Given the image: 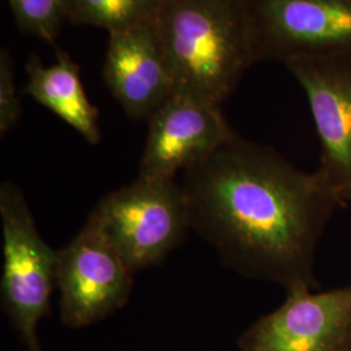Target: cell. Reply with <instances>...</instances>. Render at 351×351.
I'll use <instances>...</instances> for the list:
<instances>
[{
  "label": "cell",
  "mask_w": 351,
  "mask_h": 351,
  "mask_svg": "<svg viewBox=\"0 0 351 351\" xmlns=\"http://www.w3.org/2000/svg\"><path fill=\"white\" fill-rule=\"evenodd\" d=\"M184 172L190 226L226 265L287 291L319 289L316 251L342 203L314 172L234 132Z\"/></svg>",
  "instance_id": "obj_1"
},
{
  "label": "cell",
  "mask_w": 351,
  "mask_h": 351,
  "mask_svg": "<svg viewBox=\"0 0 351 351\" xmlns=\"http://www.w3.org/2000/svg\"><path fill=\"white\" fill-rule=\"evenodd\" d=\"M301 85L320 141L317 180L351 203V55L298 58L284 64Z\"/></svg>",
  "instance_id": "obj_6"
},
{
  "label": "cell",
  "mask_w": 351,
  "mask_h": 351,
  "mask_svg": "<svg viewBox=\"0 0 351 351\" xmlns=\"http://www.w3.org/2000/svg\"><path fill=\"white\" fill-rule=\"evenodd\" d=\"M241 351H351V285L297 288L239 337Z\"/></svg>",
  "instance_id": "obj_8"
},
{
  "label": "cell",
  "mask_w": 351,
  "mask_h": 351,
  "mask_svg": "<svg viewBox=\"0 0 351 351\" xmlns=\"http://www.w3.org/2000/svg\"><path fill=\"white\" fill-rule=\"evenodd\" d=\"M23 113L16 86L14 63L10 50L0 51V134L4 137L17 125Z\"/></svg>",
  "instance_id": "obj_14"
},
{
  "label": "cell",
  "mask_w": 351,
  "mask_h": 351,
  "mask_svg": "<svg viewBox=\"0 0 351 351\" xmlns=\"http://www.w3.org/2000/svg\"><path fill=\"white\" fill-rule=\"evenodd\" d=\"M233 134L221 107L175 93L151 116L139 163L141 178H175L207 159Z\"/></svg>",
  "instance_id": "obj_9"
},
{
  "label": "cell",
  "mask_w": 351,
  "mask_h": 351,
  "mask_svg": "<svg viewBox=\"0 0 351 351\" xmlns=\"http://www.w3.org/2000/svg\"><path fill=\"white\" fill-rule=\"evenodd\" d=\"M133 272L90 221L58 251L60 315L71 328L91 326L121 308L130 297Z\"/></svg>",
  "instance_id": "obj_7"
},
{
  "label": "cell",
  "mask_w": 351,
  "mask_h": 351,
  "mask_svg": "<svg viewBox=\"0 0 351 351\" xmlns=\"http://www.w3.org/2000/svg\"><path fill=\"white\" fill-rule=\"evenodd\" d=\"M154 26L175 93L221 107L255 64L243 0H164Z\"/></svg>",
  "instance_id": "obj_2"
},
{
  "label": "cell",
  "mask_w": 351,
  "mask_h": 351,
  "mask_svg": "<svg viewBox=\"0 0 351 351\" xmlns=\"http://www.w3.org/2000/svg\"><path fill=\"white\" fill-rule=\"evenodd\" d=\"M103 78L130 119L150 120L175 94L154 24L108 34Z\"/></svg>",
  "instance_id": "obj_10"
},
{
  "label": "cell",
  "mask_w": 351,
  "mask_h": 351,
  "mask_svg": "<svg viewBox=\"0 0 351 351\" xmlns=\"http://www.w3.org/2000/svg\"><path fill=\"white\" fill-rule=\"evenodd\" d=\"M25 93L59 116L91 145L101 141L99 111L88 101L81 81L80 66L64 52H56V62L45 66L37 55L26 63Z\"/></svg>",
  "instance_id": "obj_11"
},
{
  "label": "cell",
  "mask_w": 351,
  "mask_h": 351,
  "mask_svg": "<svg viewBox=\"0 0 351 351\" xmlns=\"http://www.w3.org/2000/svg\"><path fill=\"white\" fill-rule=\"evenodd\" d=\"M88 221L133 274L162 263L191 228L186 195L175 178L138 177L106 195Z\"/></svg>",
  "instance_id": "obj_3"
},
{
  "label": "cell",
  "mask_w": 351,
  "mask_h": 351,
  "mask_svg": "<svg viewBox=\"0 0 351 351\" xmlns=\"http://www.w3.org/2000/svg\"><path fill=\"white\" fill-rule=\"evenodd\" d=\"M3 229L1 301L27 351H42L38 324L49 314L56 287L58 251L40 237L21 190L5 182L0 188Z\"/></svg>",
  "instance_id": "obj_4"
},
{
  "label": "cell",
  "mask_w": 351,
  "mask_h": 351,
  "mask_svg": "<svg viewBox=\"0 0 351 351\" xmlns=\"http://www.w3.org/2000/svg\"><path fill=\"white\" fill-rule=\"evenodd\" d=\"M19 29L53 45L66 20V0H7Z\"/></svg>",
  "instance_id": "obj_13"
},
{
  "label": "cell",
  "mask_w": 351,
  "mask_h": 351,
  "mask_svg": "<svg viewBox=\"0 0 351 351\" xmlns=\"http://www.w3.org/2000/svg\"><path fill=\"white\" fill-rule=\"evenodd\" d=\"M254 63L351 55V0H243Z\"/></svg>",
  "instance_id": "obj_5"
},
{
  "label": "cell",
  "mask_w": 351,
  "mask_h": 351,
  "mask_svg": "<svg viewBox=\"0 0 351 351\" xmlns=\"http://www.w3.org/2000/svg\"><path fill=\"white\" fill-rule=\"evenodd\" d=\"M164 0H66V21L98 26L108 34L154 24Z\"/></svg>",
  "instance_id": "obj_12"
}]
</instances>
